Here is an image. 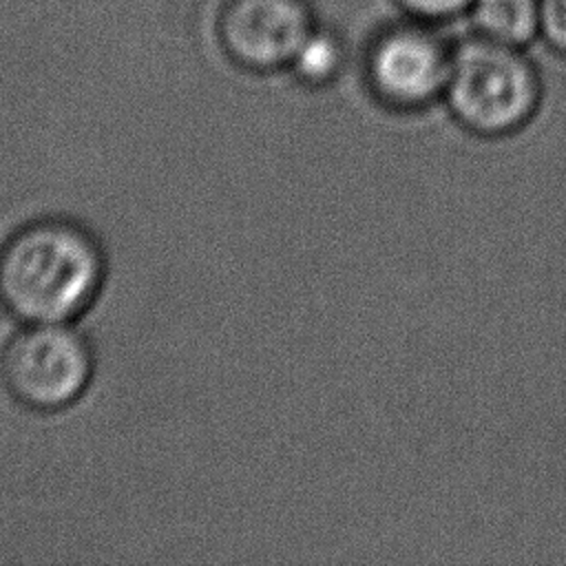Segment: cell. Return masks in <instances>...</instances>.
<instances>
[{"instance_id":"7a4b0ae2","label":"cell","mask_w":566,"mask_h":566,"mask_svg":"<svg viewBox=\"0 0 566 566\" xmlns=\"http://www.w3.org/2000/svg\"><path fill=\"white\" fill-rule=\"evenodd\" d=\"M544 99V77L526 49L475 31L451 44L444 106L480 137H506L524 128Z\"/></svg>"},{"instance_id":"ba28073f","label":"cell","mask_w":566,"mask_h":566,"mask_svg":"<svg viewBox=\"0 0 566 566\" xmlns=\"http://www.w3.org/2000/svg\"><path fill=\"white\" fill-rule=\"evenodd\" d=\"M539 40L566 57V0H539Z\"/></svg>"},{"instance_id":"277c9868","label":"cell","mask_w":566,"mask_h":566,"mask_svg":"<svg viewBox=\"0 0 566 566\" xmlns=\"http://www.w3.org/2000/svg\"><path fill=\"white\" fill-rule=\"evenodd\" d=\"M93 374L84 336L64 323H33L4 347L0 376L7 391L29 409L57 411L75 402Z\"/></svg>"},{"instance_id":"9c48e42d","label":"cell","mask_w":566,"mask_h":566,"mask_svg":"<svg viewBox=\"0 0 566 566\" xmlns=\"http://www.w3.org/2000/svg\"><path fill=\"white\" fill-rule=\"evenodd\" d=\"M409 18L422 22H444L467 15L473 0H398Z\"/></svg>"},{"instance_id":"6da1fadb","label":"cell","mask_w":566,"mask_h":566,"mask_svg":"<svg viewBox=\"0 0 566 566\" xmlns=\"http://www.w3.org/2000/svg\"><path fill=\"white\" fill-rule=\"evenodd\" d=\"M104 256L88 230L64 219H40L0 248V303L27 323H66L95 298Z\"/></svg>"},{"instance_id":"5b68a950","label":"cell","mask_w":566,"mask_h":566,"mask_svg":"<svg viewBox=\"0 0 566 566\" xmlns=\"http://www.w3.org/2000/svg\"><path fill=\"white\" fill-rule=\"evenodd\" d=\"M312 29L314 11L307 0H226L217 15L226 55L254 73L290 66Z\"/></svg>"},{"instance_id":"52a82bcc","label":"cell","mask_w":566,"mask_h":566,"mask_svg":"<svg viewBox=\"0 0 566 566\" xmlns=\"http://www.w3.org/2000/svg\"><path fill=\"white\" fill-rule=\"evenodd\" d=\"M347 60L343 38L327 27L312 29L294 53L290 69L307 86L332 82Z\"/></svg>"},{"instance_id":"3957f363","label":"cell","mask_w":566,"mask_h":566,"mask_svg":"<svg viewBox=\"0 0 566 566\" xmlns=\"http://www.w3.org/2000/svg\"><path fill=\"white\" fill-rule=\"evenodd\" d=\"M451 44L416 18H402L371 35L363 75L374 97L396 111H420L442 99Z\"/></svg>"},{"instance_id":"8992f818","label":"cell","mask_w":566,"mask_h":566,"mask_svg":"<svg viewBox=\"0 0 566 566\" xmlns=\"http://www.w3.org/2000/svg\"><path fill=\"white\" fill-rule=\"evenodd\" d=\"M467 20L484 38L526 49L539 38V0H473Z\"/></svg>"}]
</instances>
